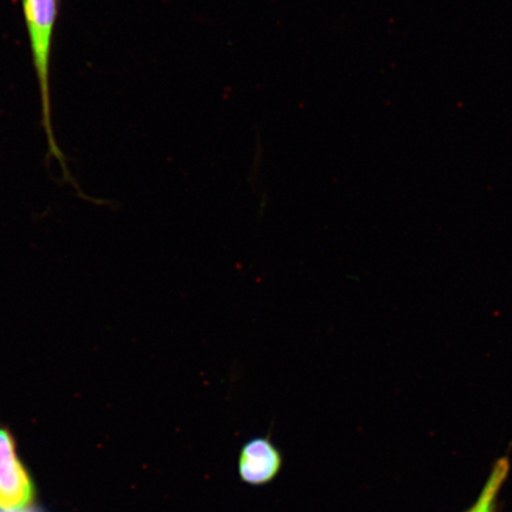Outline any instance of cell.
<instances>
[{"instance_id": "6da1fadb", "label": "cell", "mask_w": 512, "mask_h": 512, "mask_svg": "<svg viewBox=\"0 0 512 512\" xmlns=\"http://www.w3.org/2000/svg\"><path fill=\"white\" fill-rule=\"evenodd\" d=\"M60 0H22L24 21L27 24L32 63L36 72L38 91H40L42 125L46 131L49 152L62 165L66 174V164L53 128V104H51V50H53L54 32L59 18Z\"/></svg>"}, {"instance_id": "7a4b0ae2", "label": "cell", "mask_w": 512, "mask_h": 512, "mask_svg": "<svg viewBox=\"0 0 512 512\" xmlns=\"http://www.w3.org/2000/svg\"><path fill=\"white\" fill-rule=\"evenodd\" d=\"M36 485L18 456L9 428L0 426V509L28 508L36 499Z\"/></svg>"}, {"instance_id": "3957f363", "label": "cell", "mask_w": 512, "mask_h": 512, "mask_svg": "<svg viewBox=\"0 0 512 512\" xmlns=\"http://www.w3.org/2000/svg\"><path fill=\"white\" fill-rule=\"evenodd\" d=\"M284 456L271 438L254 437L240 448L238 473L242 483L261 488L274 482L283 471Z\"/></svg>"}, {"instance_id": "277c9868", "label": "cell", "mask_w": 512, "mask_h": 512, "mask_svg": "<svg viewBox=\"0 0 512 512\" xmlns=\"http://www.w3.org/2000/svg\"><path fill=\"white\" fill-rule=\"evenodd\" d=\"M509 470V459H498L476 504L466 512H494L498 492L501 490L505 479H507Z\"/></svg>"}, {"instance_id": "5b68a950", "label": "cell", "mask_w": 512, "mask_h": 512, "mask_svg": "<svg viewBox=\"0 0 512 512\" xmlns=\"http://www.w3.org/2000/svg\"><path fill=\"white\" fill-rule=\"evenodd\" d=\"M0 512H43V511L34 509V510H24V511H0Z\"/></svg>"}]
</instances>
